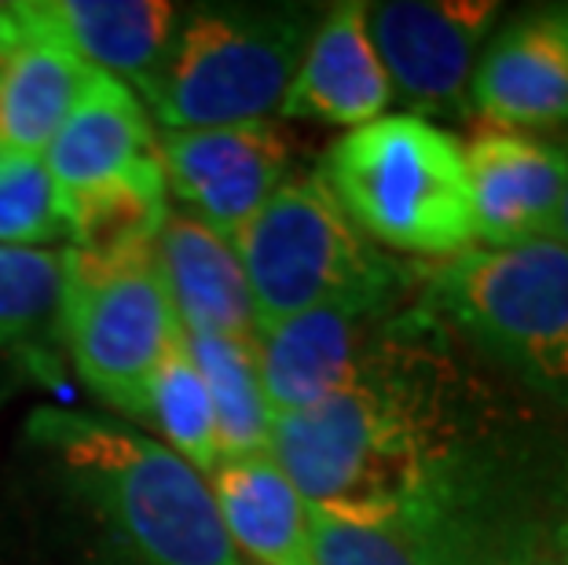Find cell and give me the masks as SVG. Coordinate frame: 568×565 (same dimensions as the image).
Listing matches in <instances>:
<instances>
[{
    "instance_id": "27",
    "label": "cell",
    "mask_w": 568,
    "mask_h": 565,
    "mask_svg": "<svg viewBox=\"0 0 568 565\" xmlns=\"http://www.w3.org/2000/svg\"><path fill=\"white\" fill-rule=\"evenodd\" d=\"M510 565H565L558 555H554V547H550V539H542V544L536 547H528L525 555H517Z\"/></svg>"
},
{
    "instance_id": "25",
    "label": "cell",
    "mask_w": 568,
    "mask_h": 565,
    "mask_svg": "<svg viewBox=\"0 0 568 565\" xmlns=\"http://www.w3.org/2000/svg\"><path fill=\"white\" fill-rule=\"evenodd\" d=\"M542 511H547V539L568 565V437L554 444L547 463V496H542Z\"/></svg>"
},
{
    "instance_id": "3",
    "label": "cell",
    "mask_w": 568,
    "mask_h": 565,
    "mask_svg": "<svg viewBox=\"0 0 568 565\" xmlns=\"http://www.w3.org/2000/svg\"><path fill=\"white\" fill-rule=\"evenodd\" d=\"M320 180L356 232L385 250L452 261L477 243L463 143L429 118L385 114L348 129Z\"/></svg>"
},
{
    "instance_id": "15",
    "label": "cell",
    "mask_w": 568,
    "mask_h": 565,
    "mask_svg": "<svg viewBox=\"0 0 568 565\" xmlns=\"http://www.w3.org/2000/svg\"><path fill=\"white\" fill-rule=\"evenodd\" d=\"M393 100L389 74L367 33V4L345 0L320 19L280 114L294 122L359 129L385 118Z\"/></svg>"
},
{
    "instance_id": "4",
    "label": "cell",
    "mask_w": 568,
    "mask_h": 565,
    "mask_svg": "<svg viewBox=\"0 0 568 565\" xmlns=\"http://www.w3.org/2000/svg\"><path fill=\"white\" fill-rule=\"evenodd\" d=\"M422 309L525 393L568 407V246L466 250L426 272Z\"/></svg>"
},
{
    "instance_id": "5",
    "label": "cell",
    "mask_w": 568,
    "mask_h": 565,
    "mask_svg": "<svg viewBox=\"0 0 568 565\" xmlns=\"http://www.w3.org/2000/svg\"><path fill=\"white\" fill-rule=\"evenodd\" d=\"M232 246L257 327L326 305L393 309L410 280V269L356 232L320 173L286 176Z\"/></svg>"
},
{
    "instance_id": "16",
    "label": "cell",
    "mask_w": 568,
    "mask_h": 565,
    "mask_svg": "<svg viewBox=\"0 0 568 565\" xmlns=\"http://www.w3.org/2000/svg\"><path fill=\"white\" fill-rule=\"evenodd\" d=\"M169 184L159 154L136 162L122 176L84 191L63 206L70 246L63 250L67 275H100L159 254L169 221Z\"/></svg>"
},
{
    "instance_id": "26",
    "label": "cell",
    "mask_w": 568,
    "mask_h": 565,
    "mask_svg": "<svg viewBox=\"0 0 568 565\" xmlns=\"http://www.w3.org/2000/svg\"><path fill=\"white\" fill-rule=\"evenodd\" d=\"M19 44H22V30H19L16 11H11V4H0V67L8 63Z\"/></svg>"
},
{
    "instance_id": "24",
    "label": "cell",
    "mask_w": 568,
    "mask_h": 565,
    "mask_svg": "<svg viewBox=\"0 0 568 565\" xmlns=\"http://www.w3.org/2000/svg\"><path fill=\"white\" fill-rule=\"evenodd\" d=\"M63 235V210L44 154L0 143V246L38 250Z\"/></svg>"
},
{
    "instance_id": "1",
    "label": "cell",
    "mask_w": 568,
    "mask_h": 565,
    "mask_svg": "<svg viewBox=\"0 0 568 565\" xmlns=\"http://www.w3.org/2000/svg\"><path fill=\"white\" fill-rule=\"evenodd\" d=\"M426 309L393 312L364 364L323 404L280 415L268 455L312 514L374 525L463 500L531 460Z\"/></svg>"
},
{
    "instance_id": "19",
    "label": "cell",
    "mask_w": 568,
    "mask_h": 565,
    "mask_svg": "<svg viewBox=\"0 0 568 565\" xmlns=\"http://www.w3.org/2000/svg\"><path fill=\"white\" fill-rule=\"evenodd\" d=\"M210 492L239 555L257 565H316L312 511L268 452L221 463L210 474Z\"/></svg>"
},
{
    "instance_id": "17",
    "label": "cell",
    "mask_w": 568,
    "mask_h": 565,
    "mask_svg": "<svg viewBox=\"0 0 568 565\" xmlns=\"http://www.w3.org/2000/svg\"><path fill=\"white\" fill-rule=\"evenodd\" d=\"M159 269L184 334L253 342L257 316L243 261L235 246L195 213H169L159 239Z\"/></svg>"
},
{
    "instance_id": "21",
    "label": "cell",
    "mask_w": 568,
    "mask_h": 565,
    "mask_svg": "<svg viewBox=\"0 0 568 565\" xmlns=\"http://www.w3.org/2000/svg\"><path fill=\"white\" fill-rule=\"evenodd\" d=\"M184 342L210 393L224 463L264 455L272 444L275 415L264 396L253 342L210 339V334H184Z\"/></svg>"
},
{
    "instance_id": "6",
    "label": "cell",
    "mask_w": 568,
    "mask_h": 565,
    "mask_svg": "<svg viewBox=\"0 0 568 565\" xmlns=\"http://www.w3.org/2000/svg\"><path fill=\"white\" fill-rule=\"evenodd\" d=\"M316 27V11L290 4H221L184 16L148 92L162 132L272 122Z\"/></svg>"
},
{
    "instance_id": "23",
    "label": "cell",
    "mask_w": 568,
    "mask_h": 565,
    "mask_svg": "<svg viewBox=\"0 0 568 565\" xmlns=\"http://www.w3.org/2000/svg\"><path fill=\"white\" fill-rule=\"evenodd\" d=\"M67 291L63 254L0 246V349H30L59 331Z\"/></svg>"
},
{
    "instance_id": "11",
    "label": "cell",
    "mask_w": 568,
    "mask_h": 565,
    "mask_svg": "<svg viewBox=\"0 0 568 565\" xmlns=\"http://www.w3.org/2000/svg\"><path fill=\"white\" fill-rule=\"evenodd\" d=\"M463 154L477 243L503 250L554 239L568 180V140L480 122Z\"/></svg>"
},
{
    "instance_id": "7",
    "label": "cell",
    "mask_w": 568,
    "mask_h": 565,
    "mask_svg": "<svg viewBox=\"0 0 568 565\" xmlns=\"http://www.w3.org/2000/svg\"><path fill=\"white\" fill-rule=\"evenodd\" d=\"M547 455L440 507L356 525L312 514L316 565H510L547 539Z\"/></svg>"
},
{
    "instance_id": "28",
    "label": "cell",
    "mask_w": 568,
    "mask_h": 565,
    "mask_svg": "<svg viewBox=\"0 0 568 565\" xmlns=\"http://www.w3.org/2000/svg\"><path fill=\"white\" fill-rule=\"evenodd\" d=\"M554 239L568 246V180H565V195H561V210H558V224H554Z\"/></svg>"
},
{
    "instance_id": "9",
    "label": "cell",
    "mask_w": 568,
    "mask_h": 565,
    "mask_svg": "<svg viewBox=\"0 0 568 565\" xmlns=\"http://www.w3.org/2000/svg\"><path fill=\"white\" fill-rule=\"evenodd\" d=\"M503 4L495 0H385L367 4V33L393 95L415 118H463L469 81Z\"/></svg>"
},
{
    "instance_id": "14",
    "label": "cell",
    "mask_w": 568,
    "mask_h": 565,
    "mask_svg": "<svg viewBox=\"0 0 568 565\" xmlns=\"http://www.w3.org/2000/svg\"><path fill=\"white\" fill-rule=\"evenodd\" d=\"M393 309L371 305H326L301 312L253 334L264 396L272 415H297L323 404L356 375L371 345L378 342Z\"/></svg>"
},
{
    "instance_id": "8",
    "label": "cell",
    "mask_w": 568,
    "mask_h": 565,
    "mask_svg": "<svg viewBox=\"0 0 568 565\" xmlns=\"http://www.w3.org/2000/svg\"><path fill=\"white\" fill-rule=\"evenodd\" d=\"M59 339L78 379L103 404L151 423L154 379L184 339L159 254L118 272L67 275Z\"/></svg>"
},
{
    "instance_id": "12",
    "label": "cell",
    "mask_w": 568,
    "mask_h": 565,
    "mask_svg": "<svg viewBox=\"0 0 568 565\" xmlns=\"http://www.w3.org/2000/svg\"><path fill=\"white\" fill-rule=\"evenodd\" d=\"M469 107L485 125H568V0L528 4L491 33L469 81Z\"/></svg>"
},
{
    "instance_id": "22",
    "label": "cell",
    "mask_w": 568,
    "mask_h": 565,
    "mask_svg": "<svg viewBox=\"0 0 568 565\" xmlns=\"http://www.w3.org/2000/svg\"><path fill=\"white\" fill-rule=\"evenodd\" d=\"M151 423L162 430L165 448L176 452L191 471L210 477L224 463L221 437H216V418L205 382L199 375L195 360L187 353V342L180 339L173 353L154 379L151 393Z\"/></svg>"
},
{
    "instance_id": "13",
    "label": "cell",
    "mask_w": 568,
    "mask_h": 565,
    "mask_svg": "<svg viewBox=\"0 0 568 565\" xmlns=\"http://www.w3.org/2000/svg\"><path fill=\"white\" fill-rule=\"evenodd\" d=\"M11 11L22 38L52 41L95 74L132 81L143 100L162 78L184 22L165 0H19Z\"/></svg>"
},
{
    "instance_id": "18",
    "label": "cell",
    "mask_w": 568,
    "mask_h": 565,
    "mask_svg": "<svg viewBox=\"0 0 568 565\" xmlns=\"http://www.w3.org/2000/svg\"><path fill=\"white\" fill-rule=\"evenodd\" d=\"M154 154H159V140L143 114L140 95L125 81L95 74L44 148V165L52 173L59 210H63L84 191L122 176Z\"/></svg>"
},
{
    "instance_id": "2",
    "label": "cell",
    "mask_w": 568,
    "mask_h": 565,
    "mask_svg": "<svg viewBox=\"0 0 568 565\" xmlns=\"http://www.w3.org/2000/svg\"><path fill=\"white\" fill-rule=\"evenodd\" d=\"M27 437L63 466L136 565H246L210 481L140 430L92 412L38 407Z\"/></svg>"
},
{
    "instance_id": "10",
    "label": "cell",
    "mask_w": 568,
    "mask_h": 565,
    "mask_svg": "<svg viewBox=\"0 0 568 565\" xmlns=\"http://www.w3.org/2000/svg\"><path fill=\"white\" fill-rule=\"evenodd\" d=\"M159 162L169 195L232 243L286 180L290 140L275 122L162 132Z\"/></svg>"
},
{
    "instance_id": "20",
    "label": "cell",
    "mask_w": 568,
    "mask_h": 565,
    "mask_svg": "<svg viewBox=\"0 0 568 565\" xmlns=\"http://www.w3.org/2000/svg\"><path fill=\"white\" fill-rule=\"evenodd\" d=\"M92 78L95 70L67 48L22 38L0 67V143L44 154Z\"/></svg>"
}]
</instances>
